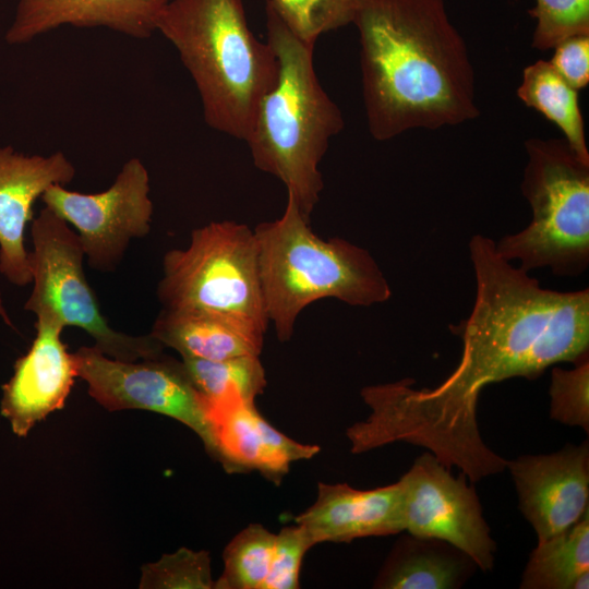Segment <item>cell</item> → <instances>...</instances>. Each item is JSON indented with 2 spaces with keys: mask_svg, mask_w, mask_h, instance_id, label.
I'll return each instance as SVG.
<instances>
[{
  "mask_svg": "<svg viewBox=\"0 0 589 589\" xmlns=\"http://www.w3.org/2000/svg\"><path fill=\"white\" fill-rule=\"evenodd\" d=\"M469 255L476 298L469 316L453 327L462 341L456 369L434 388L417 389L412 378L377 385L369 424L378 445L425 447L473 483L507 464L481 438L476 412L482 389L510 377L534 380L554 364L587 356L589 289L541 287L483 235L472 236Z\"/></svg>",
  "mask_w": 589,
  "mask_h": 589,
  "instance_id": "cell-1",
  "label": "cell"
},
{
  "mask_svg": "<svg viewBox=\"0 0 589 589\" xmlns=\"http://www.w3.org/2000/svg\"><path fill=\"white\" fill-rule=\"evenodd\" d=\"M214 434L213 458L227 472L257 471L279 483L292 462L320 452L298 443L271 425L253 401L239 398L207 404Z\"/></svg>",
  "mask_w": 589,
  "mask_h": 589,
  "instance_id": "cell-15",
  "label": "cell"
},
{
  "mask_svg": "<svg viewBox=\"0 0 589 589\" xmlns=\"http://www.w3.org/2000/svg\"><path fill=\"white\" fill-rule=\"evenodd\" d=\"M298 524L284 527L277 534L268 574L261 589H297L304 554L313 546Z\"/></svg>",
  "mask_w": 589,
  "mask_h": 589,
  "instance_id": "cell-28",
  "label": "cell"
},
{
  "mask_svg": "<svg viewBox=\"0 0 589 589\" xmlns=\"http://www.w3.org/2000/svg\"><path fill=\"white\" fill-rule=\"evenodd\" d=\"M517 96L527 107L554 122L572 149L589 161L578 91L558 74L550 61L538 60L525 68Z\"/></svg>",
  "mask_w": 589,
  "mask_h": 589,
  "instance_id": "cell-20",
  "label": "cell"
},
{
  "mask_svg": "<svg viewBox=\"0 0 589 589\" xmlns=\"http://www.w3.org/2000/svg\"><path fill=\"white\" fill-rule=\"evenodd\" d=\"M156 31L189 71L208 127L245 141L279 67L272 46L250 29L243 0H171Z\"/></svg>",
  "mask_w": 589,
  "mask_h": 589,
  "instance_id": "cell-3",
  "label": "cell"
},
{
  "mask_svg": "<svg viewBox=\"0 0 589 589\" xmlns=\"http://www.w3.org/2000/svg\"><path fill=\"white\" fill-rule=\"evenodd\" d=\"M196 390L207 404L239 398L253 401L267 382L260 356L224 360L182 358Z\"/></svg>",
  "mask_w": 589,
  "mask_h": 589,
  "instance_id": "cell-22",
  "label": "cell"
},
{
  "mask_svg": "<svg viewBox=\"0 0 589 589\" xmlns=\"http://www.w3.org/2000/svg\"><path fill=\"white\" fill-rule=\"evenodd\" d=\"M506 468L538 542L567 529L589 508L588 441L552 454L521 455Z\"/></svg>",
  "mask_w": 589,
  "mask_h": 589,
  "instance_id": "cell-12",
  "label": "cell"
},
{
  "mask_svg": "<svg viewBox=\"0 0 589 589\" xmlns=\"http://www.w3.org/2000/svg\"><path fill=\"white\" fill-rule=\"evenodd\" d=\"M253 230L265 311L280 341L291 338L302 310L320 299L371 306L392 297L373 256L345 239L317 237L290 194L279 218Z\"/></svg>",
  "mask_w": 589,
  "mask_h": 589,
  "instance_id": "cell-5",
  "label": "cell"
},
{
  "mask_svg": "<svg viewBox=\"0 0 589 589\" xmlns=\"http://www.w3.org/2000/svg\"><path fill=\"white\" fill-rule=\"evenodd\" d=\"M276 534L250 524L224 550V569L215 589H261L269 569Z\"/></svg>",
  "mask_w": 589,
  "mask_h": 589,
  "instance_id": "cell-23",
  "label": "cell"
},
{
  "mask_svg": "<svg viewBox=\"0 0 589 589\" xmlns=\"http://www.w3.org/2000/svg\"><path fill=\"white\" fill-rule=\"evenodd\" d=\"M265 16L278 79L261 100L245 142L254 166L279 179L310 219L323 190L318 165L330 139L342 130L344 118L317 80L314 45L299 39L269 0Z\"/></svg>",
  "mask_w": 589,
  "mask_h": 589,
  "instance_id": "cell-4",
  "label": "cell"
},
{
  "mask_svg": "<svg viewBox=\"0 0 589 589\" xmlns=\"http://www.w3.org/2000/svg\"><path fill=\"white\" fill-rule=\"evenodd\" d=\"M352 23L373 139L479 116L472 63L444 0H358Z\"/></svg>",
  "mask_w": 589,
  "mask_h": 589,
  "instance_id": "cell-2",
  "label": "cell"
},
{
  "mask_svg": "<svg viewBox=\"0 0 589 589\" xmlns=\"http://www.w3.org/2000/svg\"><path fill=\"white\" fill-rule=\"evenodd\" d=\"M529 14L537 20L534 49H554L566 38L589 35V0H537Z\"/></svg>",
  "mask_w": 589,
  "mask_h": 589,
  "instance_id": "cell-27",
  "label": "cell"
},
{
  "mask_svg": "<svg viewBox=\"0 0 589 589\" xmlns=\"http://www.w3.org/2000/svg\"><path fill=\"white\" fill-rule=\"evenodd\" d=\"M589 570V508L567 529L538 542L521 576V589H573Z\"/></svg>",
  "mask_w": 589,
  "mask_h": 589,
  "instance_id": "cell-21",
  "label": "cell"
},
{
  "mask_svg": "<svg viewBox=\"0 0 589 589\" xmlns=\"http://www.w3.org/2000/svg\"><path fill=\"white\" fill-rule=\"evenodd\" d=\"M31 225L33 290L24 304L26 311L85 330L99 351L118 360L136 361L164 352L165 347L151 334L133 336L108 324L86 279L79 236L65 220L45 206Z\"/></svg>",
  "mask_w": 589,
  "mask_h": 589,
  "instance_id": "cell-8",
  "label": "cell"
},
{
  "mask_svg": "<svg viewBox=\"0 0 589 589\" xmlns=\"http://www.w3.org/2000/svg\"><path fill=\"white\" fill-rule=\"evenodd\" d=\"M550 417L563 424L589 431V356L573 369L553 366L551 371Z\"/></svg>",
  "mask_w": 589,
  "mask_h": 589,
  "instance_id": "cell-26",
  "label": "cell"
},
{
  "mask_svg": "<svg viewBox=\"0 0 589 589\" xmlns=\"http://www.w3.org/2000/svg\"><path fill=\"white\" fill-rule=\"evenodd\" d=\"M589 588V570L581 573L576 579L573 589H588Z\"/></svg>",
  "mask_w": 589,
  "mask_h": 589,
  "instance_id": "cell-30",
  "label": "cell"
},
{
  "mask_svg": "<svg viewBox=\"0 0 589 589\" xmlns=\"http://www.w3.org/2000/svg\"><path fill=\"white\" fill-rule=\"evenodd\" d=\"M214 580L206 551L181 548L142 567V589H212Z\"/></svg>",
  "mask_w": 589,
  "mask_h": 589,
  "instance_id": "cell-25",
  "label": "cell"
},
{
  "mask_svg": "<svg viewBox=\"0 0 589 589\" xmlns=\"http://www.w3.org/2000/svg\"><path fill=\"white\" fill-rule=\"evenodd\" d=\"M315 545L405 530L400 482L372 490L318 483L316 501L294 518Z\"/></svg>",
  "mask_w": 589,
  "mask_h": 589,
  "instance_id": "cell-16",
  "label": "cell"
},
{
  "mask_svg": "<svg viewBox=\"0 0 589 589\" xmlns=\"http://www.w3.org/2000/svg\"><path fill=\"white\" fill-rule=\"evenodd\" d=\"M157 297L163 309L212 312L265 333L254 230L231 220L194 229L187 248L165 253Z\"/></svg>",
  "mask_w": 589,
  "mask_h": 589,
  "instance_id": "cell-7",
  "label": "cell"
},
{
  "mask_svg": "<svg viewBox=\"0 0 589 589\" xmlns=\"http://www.w3.org/2000/svg\"><path fill=\"white\" fill-rule=\"evenodd\" d=\"M75 172L62 152L25 155L0 147V274L14 286L32 283L25 228L34 218V203L51 185L70 183Z\"/></svg>",
  "mask_w": 589,
  "mask_h": 589,
  "instance_id": "cell-13",
  "label": "cell"
},
{
  "mask_svg": "<svg viewBox=\"0 0 589 589\" xmlns=\"http://www.w3.org/2000/svg\"><path fill=\"white\" fill-rule=\"evenodd\" d=\"M476 563L452 544L411 534L398 540L374 581L381 589H456Z\"/></svg>",
  "mask_w": 589,
  "mask_h": 589,
  "instance_id": "cell-19",
  "label": "cell"
},
{
  "mask_svg": "<svg viewBox=\"0 0 589 589\" xmlns=\"http://www.w3.org/2000/svg\"><path fill=\"white\" fill-rule=\"evenodd\" d=\"M77 377L105 409L147 410L170 417L190 428L213 456L214 434L205 399L194 387L182 361L164 352L157 357L123 361L95 346L74 353Z\"/></svg>",
  "mask_w": 589,
  "mask_h": 589,
  "instance_id": "cell-9",
  "label": "cell"
},
{
  "mask_svg": "<svg viewBox=\"0 0 589 589\" xmlns=\"http://www.w3.org/2000/svg\"><path fill=\"white\" fill-rule=\"evenodd\" d=\"M288 28L302 41L353 22L358 0H269Z\"/></svg>",
  "mask_w": 589,
  "mask_h": 589,
  "instance_id": "cell-24",
  "label": "cell"
},
{
  "mask_svg": "<svg viewBox=\"0 0 589 589\" xmlns=\"http://www.w3.org/2000/svg\"><path fill=\"white\" fill-rule=\"evenodd\" d=\"M550 61L558 74L577 91L589 83V35L566 38L554 47Z\"/></svg>",
  "mask_w": 589,
  "mask_h": 589,
  "instance_id": "cell-29",
  "label": "cell"
},
{
  "mask_svg": "<svg viewBox=\"0 0 589 589\" xmlns=\"http://www.w3.org/2000/svg\"><path fill=\"white\" fill-rule=\"evenodd\" d=\"M35 327L31 348L2 385L0 412L17 436H26L36 423L63 408L77 377L74 356L61 340L64 327L46 316L36 317Z\"/></svg>",
  "mask_w": 589,
  "mask_h": 589,
  "instance_id": "cell-14",
  "label": "cell"
},
{
  "mask_svg": "<svg viewBox=\"0 0 589 589\" xmlns=\"http://www.w3.org/2000/svg\"><path fill=\"white\" fill-rule=\"evenodd\" d=\"M171 0H19L7 31L11 45L26 44L63 25L106 27L136 39L149 38Z\"/></svg>",
  "mask_w": 589,
  "mask_h": 589,
  "instance_id": "cell-17",
  "label": "cell"
},
{
  "mask_svg": "<svg viewBox=\"0 0 589 589\" xmlns=\"http://www.w3.org/2000/svg\"><path fill=\"white\" fill-rule=\"evenodd\" d=\"M398 481L404 497V531L445 541L467 554L482 570L493 568L496 544L465 473L454 477L429 452L419 456Z\"/></svg>",
  "mask_w": 589,
  "mask_h": 589,
  "instance_id": "cell-11",
  "label": "cell"
},
{
  "mask_svg": "<svg viewBox=\"0 0 589 589\" xmlns=\"http://www.w3.org/2000/svg\"><path fill=\"white\" fill-rule=\"evenodd\" d=\"M149 190L148 171L134 157L105 191L81 193L55 184L41 201L75 229L88 265L108 273L118 268L131 240L148 235L154 211Z\"/></svg>",
  "mask_w": 589,
  "mask_h": 589,
  "instance_id": "cell-10",
  "label": "cell"
},
{
  "mask_svg": "<svg viewBox=\"0 0 589 589\" xmlns=\"http://www.w3.org/2000/svg\"><path fill=\"white\" fill-rule=\"evenodd\" d=\"M0 316L2 317V320L4 321L5 324H8L9 326H13V324L11 322V318L9 317L8 312H7L5 308H4L3 300L1 298V293H0Z\"/></svg>",
  "mask_w": 589,
  "mask_h": 589,
  "instance_id": "cell-31",
  "label": "cell"
},
{
  "mask_svg": "<svg viewBox=\"0 0 589 589\" xmlns=\"http://www.w3.org/2000/svg\"><path fill=\"white\" fill-rule=\"evenodd\" d=\"M525 148L520 188L531 221L495 242L496 251L529 273L548 267L558 277H577L589 265V161L565 139L533 137Z\"/></svg>",
  "mask_w": 589,
  "mask_h": 589,
  "instance_id": "cell-6",
  "label": "cell"
},
{
  "mask_svg": "<svg viewBox=\"0 0 589 589\" xmlns=\"http://www.w3.org/2000/svg\"><path fill=\"white\" fill-rule=\"evenodd\" d=\"M182 358L224 360L260 356L264 333L227 316L200 310L163 309L149 333Z\"/></svg>",
  "mask_w": 589,
  "mask_h": 589,
  "instance_id": "cell-18",
  "label": "cell"
}]
</instances>
